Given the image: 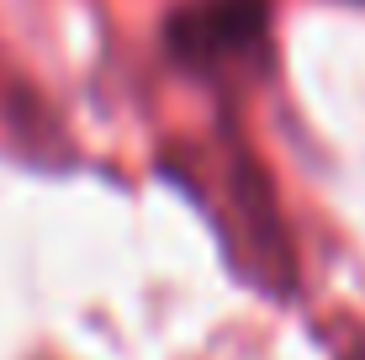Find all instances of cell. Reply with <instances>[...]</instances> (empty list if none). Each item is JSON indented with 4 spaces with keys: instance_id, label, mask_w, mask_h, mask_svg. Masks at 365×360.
<instances>
[{
    "instance_id": "1",
    "label": "cell",
    "mask_w": 365,
    "mask_h": 360,
    "mask_svg": "<svg viewBox=\"0 0 365 360\" xmlns=\"http://www.w3.org/2000/svg\"><path fill=\"white\" fill-rule=\"evenodd\" d=\"M259 32V6L255 0H228V6H212V11H191L185 21H175V48L185 58H228L249 37Z\"/></svg>"
}]
</instances>
